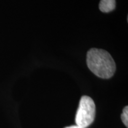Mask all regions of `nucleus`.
I'll list each match as a JSON object with an SVG mask.
<instances>
[{"label":"nucleus","mask_w":128,"mask_h":128,"mask_svg":"<svg viewBox=\"0 0 128 128\" xmlns=\"http://www.w3.org/2000/svg\"><path fill=\"white\" fill-rule=\"evenodd\" d=\"M87 64L94 74L103 79H108L116 71V64L108 52L103 49L92 48L88 51Z\"/></svg>","instance_id":"1"},{"label":"nucleus","mask_w":128,"mask_h":128,"mask_svg":"<svg viewBox=\"0 0 128 128\" xmlns=\"http://www.w3.org/2000/svg\"><path fill=\"white\" fill-rule=\"evenodd\" d=\"M96 116V105L91 97L84 96L80 99L76 116V125L86 128L93 122Z\"/></svg>","instance_id":"2"},{"label":"nucleus","mask_w":128,"mask_h":128,"mask_svg":"<svg viewBox=\"0 0 128 128\" xmlns=\"http://www.w3.org/2000/svg\"><path fill=\"white\" fill-rule=\"evenodd\" d=\"M116 8V0H101L99 9L103 12H109Z\"/></svg>","instance_id":"3"},{"label":"nucleus","mask_w":128,"mask_h":128,"mask_svg":"<svg viewBox=\"0 0 128 128\" xmlns=\"http://www.w3.org/2000/svg\"><path fill=\"white\" fill-rule=\"evenodd\" d=\"M121 119L124 125L128 127V107L126 106L123 110V113L121 115Z\"/></svg>","instance_id":"4"},{"label":"nucleus","mask_w":128,"mask_h":128,"mask_svg":"<svg viewBox=\"0 0 128 128\" xmlns=\"http://www.w3.org/2000/svg\"><path fill=\"white\" fill-rule=\"evenodd\" d=\"M65 128H84L81 127V126H79L78 125H73V126H68V127H66Z\"/></svg>","instance_id":"5"}]
</instances>
